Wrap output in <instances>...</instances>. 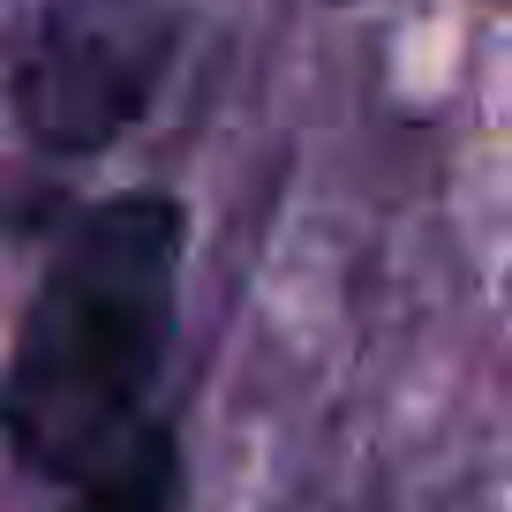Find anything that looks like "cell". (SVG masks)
I'll return each mask as SVG.
<instances>
[{
  "label": "cell",
  "instance_id": "3957f363",
  "mask_svg": "<svg viewBox=\"0 0 512 512\" xmlns=\"http://www.w3.org/2000/svg\"><path fill=\"white\" fill-rule=\"evenodd\" d=\"M61 512H181V445L166 422L128 437L113 460H98L83 482H68Z\"/></svg>",
  "mask_w": 512,
  "mask_h": 512
},
{
  "label": "cell",
  "instance_id": "7a4b0ae2",
  "mask_svg": "<svg viewBox=\"0 0 512 512\" xmlns=\"http://www.w3.org/2000/svg\"><path fill=\"white\" fill-rule=\"evenodd\" d=\"M174 53V0H38L0 46V98L31 151L98 159L159 106Z\"/></svg>",
  "mask_w": 512,
  "mask_h": 512
},
{
  "label": "cell",
  "instance_id": "6da1fadb",
  "mask_svg": "<svg viewBox=\"0 0 512 512\" xmlns=\"http://www.w3.org/2000/svg\"><path fill=\"white\" fill-rule=\"evenodd\" d=\"M189 211L166 189H121L61 226L0 369V445L23 475L83 482L159 422L181 332Z\"/></svg>",
  "mask_w": 512,
  "mask_h": 512
}]
</instances>
